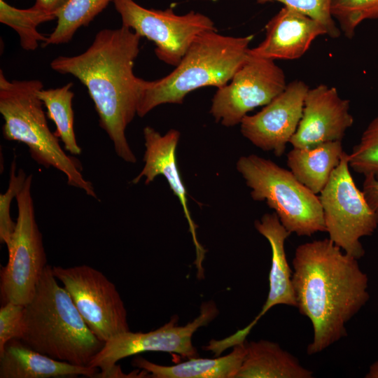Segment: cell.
I'll return each instance as SVG.
<instances>
[{
  "instance_id": "obj_14",
  "label": "cell",
  "mask_w": 378,
  "mask_h": 378,
  "mask_svg": "<svg viewBox=\"0 0 378 378\" xmlns=\"http://www.w3.org/2000/svg\"><path fill=\"white\" fill-rule=\"evenodd\" d=\"M350 102L337 90L325 84L309 88L298 129L290 141L293 148H309L343 139L354 123Z\"/></svg>"
},
{
  "instance_id": "obj_27",
  "label": "cell",
  "mask_w": 378,
  "mask_h": 378,
  "mask_svg": "<svg viewBox=\"0 0 378 378\" xmlns=\"http://www.w3.org/2000/svg\"><path fill=\"white\" fill-rule=\"evenodd\" d=\"M16 167L15 158L10 166L8 188L0 195V241L6 245L10 241L16 224L10 214L11 202L22 188L28 176L22 169L17 173Z\"/></svg>"
},
{
  "instance_id": "obj_7",
  "label": "cell",
  "mask_w": 378,
  "mask_h": 378,
  "mask_svg": "<svg viewBox=\"0 0 378 378\" xmlns=\"http://www.w3.org/2000/svg\"><path fill=\"white\" fill-rule=\"evenodd\" d=\"M32 180V174H29L15 197L16 224L6 245L8 262L0 271V293L4 303L27 304L48 265L43 236L36 220Z\"/></svg>"
},
{
  "instance_id": "obj_28",
  "label": "cell",
  "mask_w": 378,
  "mask_h": 378,
  "mask_svg": "<svg viewBox=\"0 0 378 378\" xmlns=\"http://www.w3.org/2000/svg\"><path fill=\"white\" fill-rule=\"evenodd\" d=\"M258 4L277 1L321 22L331 38L340 36L341 30L331 14L332 0H255Z\"/></svg>"
},
{
  "instance_id": "obj_2",
  "label": "cell",
  "mask_w": 378,
  "mask_h": 378,
  "mask_svg": "<svg viewBox=\"0 0 378 378\" xmlns=\"http://www.w3.org/2000/svg\"><path fill=\"white\" fill-rule=\"evenodd\" d=\"M141 37L130 28L104 29L88 49L75 56H59L51 69L70 74L87 88L100 127L113 143L117 155L129 163L136 158L126 137V129L137 115L142 78L134 74Z\"/></svg>"
},
{
  "instance_id": "obj_6",
  "label": "cell",
  "mask_w": 378,
  "mask_h": 378,
  "mask_svg": "<svg viewBox=\"0 0 378 378\" xmlns=\"http://www.w3.org/2000/svg\"><path fill=\"white\" fill-rule=\"evenodd\" d=\"M236 168L251 189L252 199L265 202L289 232L311 237L326 232L318 195L290 170L255 154L241 156Z\"/></svg>"
},
{
  "instance_id": "obj_25",
  "label": "cell",
  "mask_w": 378,
  "mask_h": 378,
  "mask_svg": "<svg viewBox=\"0 0 378 378\" xmlns=\"http://www.w3.org/2000/svg\"><path fill=\"white\" fill-rule=\"evenodd\" d=\"M331 14L344 36L352 38L363 21L378 19V0H332Z\"/></svg>"
},
{
  "instance_id": "obj_24",
  "label": "cell",
  "mask_w": 378,
  "mask_h": 378,
  "mask_svg": "<svg viewBox=\"0 0 378 378\" xmlns=\"http://www.w3.org/2000/svg\"><path fill=\"white\" fill-rule=\"evenodd\" d=\"M56 19V15L34 6L19 9L0 0V22L13 29L18 34L21 47L26 50H34L39 42L47 37L38 31V27L47 21Z\"/></svg>"
},
{
  "instance_id": "obj_4",
  "label": "cell",
  "mask_w": 378,
  "mask_h": 378,
  "mask_svg": "<svg viewBox=\"0 0 378 378\" xmlns=\"http://www.w3.org/2000/svg\"><path fill=\"white\" fill-rule=\"evenodd\" d=\"M253 38V35L225 36L216 31L201 34L173 71L158 80H141L137 115L144 117L164 104H181L198 88L223 87L246 59Z\"/></svg>"
},
{
  "instance_id": "obj_23",
  "label": "cell",
  "mask_w": 378,
  "mask_h": 378,
  "mask_svg": "<svg viewBox=\"0 0 378 378\" xmlns=\"http://www.w3.org/2000/svg\"><path fill=\"white\" fill-rule=\"evenodd\" d=\"M113 0H68L56 12L57 24L43 47L69 42L82 27L88 26Z\"/></svg>"
},
{
  "instance_id": "obj_18",
  "label": "cell",
  "mask_w": 378,
  "mask_h": 378,
  "mask_svg": "<svg viewBox=\"0 0 378 378\" xmlns=\"http://www.w3.org/2000/svg\"><path fill=\"white\" fill-rule=\"evenodd\" d=\"M255 230L270 243L272 250L269 293L261 311L253 320L256 323L271 308L278 304L296 307L291 270L285 251V241L291 234L276 213L264 214L254 222Z\"/></svg>"
},
{
  "instance_id": "obj_22",
  "label": "cell",
  "mask_w": 378,
  "mask_h": 378,
  "mask_svg": "<svg viewBox=\"0 0 378 378\" xmlns=\"http://www.w3.org/2000/svg\"><path fill=\"white\" fill-rule=\"evenodd\" d=\"M72 83L57 88L41 89L38 96L47 109L46 115L56 126L55 134L62 141L64 149L74 155L82 152L74 129V114L72 101L74 93Z\"/></svg>"
},
{
  "instance_id": "obj_1",
  "label": "cell",
  "mask_w": 378,
  "mask_h": 378,
  "mask_svg": "<svg viewBox=\"0 0 378 378\" xmlns=\"http://www.w3.org/2000/svg\"><path fill=\"white\" fill-rule=\"evenodd\" d=\"M358 260L329 238L296 248L292 261L296 307L313 328L307 354L321 353L346 337V323L369 300L368 277Z\"/></svg>"
},
{
  "instance_id": "obj_32",
  "label": "cell",
  "mask_w": 378,
  "mask_h": 378,
  "mask_svg": "<svg viewBox=\"0 0 378 378\" xmlns=\"http://www.w3.org/2000/svg\"><path fill=\"white\" fill-rule=\"evenodd\" d=\"M365 378H378V360L373 363L366 373Z\"/></svg>"
},
{
  "instance_id": "obj_20",
  "label": "cell",
  "mask_w": 378,
  "mask_h": 378,
  "mask_svg": "<svg viewBox=\"0 0 378 378\" xmlns=\"http://www.w3.org/2000/svg\"><path fill=\"white\" fill-rule=\"evenodd\" d=\"M245 342L233 346L230 354L216 358L193 357L165 366L138 357L132 364L146 370L149 377L153 378H236L245 356Z\"/></svg>"
},
{
  "instance_id": "obj_30",
  "label": "cell",
  "mask_w": 378,
  "mask_h": 378,
  "mask_svg": "<svg viewBox=\"0 0 378 378\" xmlns=\"http://www.w3.org/2000/svg\"><path fill=\"white\" fill-rule=\"evenodd\" d=\"M362 192L370 206L378 211V178L372 176H365Z\"/></svg>"
},
{
  "instance_id": "obj_17",
  "label": "cell",
  "mask_w": 378,
  "mask_h": 378,
  "mask_svg": "<svg viewBox=\"0 0 378 378\" xmlns=\"http://www.w3.org/2000/svg\"><path fill=\"white\" fill-rule=\"evenodd\" d=\"M99 371L55 360L16 338L9 340L0 352V378L95 377Z\"/></svg>"
},
{
  "instance_id": "obj_5",
  "label": "cell",
  "mask_w": 378,
  "mask_h": 378,
  "mask_svg": "<svg viewBox=\"0 0 378 378\" xmlns=\"http://www.w3.org/2000/svg\"><path fill=\"white\" fill-rule=\"evenodd\" d=\"M43 88L38 80H8L0 71V113L4 120L5 139L23 143L31 158L45 168H55L66 177L67 183L97 200L92 183L86 180L80 162L69 156L48 125L38 92Z\"/></svg>"
},
{
  "instance_id": "obj_26",
  "label": "cell",
  "mask_w": 378,
  "mask_h": 378,
  "mask_svg": "<svg viewBox=\"0 0 378 378\" xmlns=\"http://www.w3.org/2000/svg\"><path fill=\"white\" fill-rule=\"evenodd\" d=\"M349 164L355 172L378 178V115L370 121L349 154Z\"/></svg>"
},
{
  "instance_id": "obj_31",
  "label": "cell",
  "mask_w": 378,
  "mask_h": 378,
  "mask_svg": "<svg viewBox=\"0 0 378 378\" xmlns=\"http://www.w3.org/2000/svg\"><path fill=\"white\" fill-rule=\"evenodd\" d=\"M68 0H36L34 6L56 15V12Z\"/></svg>"
},
{
  "instance_id": "obj_3",
  "label": "cell",
  "mask_w": 378,
  "mask_h": 378,
  "mask_svg": "<svg viewBox=\"0 0 378 378\" xmlns=\"http://www.w3.org/2000/svg\"><path fill=\"white\" fill-rule=\"evenodd\" d=\"M57 281L47 265L24 305L19 340L55 360L89 366L105 342L92 332Z\"/></svg>"
},
{
  "instance_id": "obj_15",
  "label": "cell",
  "mask_w": 378,
  "mask_h": 378,
  "mask_svg": "<svg viewBox=\"0 0 378 378\" xmlns=\"http://www.w3.org/2000/svg\"><path fill=\"white\" fill-rule=\"evenodd\" d=\"M145 152L144 165L139 174L132 181L138 183L143 178L145 184H150L158 176H162L167 181L174 195L177 197L188 221L196 252L195 264L199 276L203 275L202 261L206 253L199 242L196 225L193 221L188 205L187 192L178 167L176 149L180 139L179 131L171 129L164 134L150 126L143 130Z\"/></svg>"
},
{
  "instance_id": "obj_9",
  "label": "cell",
  "mask_w": 378,
  "mask_h": 378,
  "mask_svg": "<svg viewBox=\"0 0 378 378\" xmlns=\"http://www.w3.org/2000/svg\"><path fill=\"white\" fill-rule=\"evenodd\" d=\"M113 3L122 25L152 41L157 57L169 65L176 66L199 36L216 31L210 18L194 10L178 15L172 8H146L134 0H113Z\"/></svg>"
},
{
  "instance_id": "obj_8",
  "label": "cell",
  "mask_w": 378,
  "mask_h": 378,
  "mask_svg": "<svg viewBox=\"0 0 378 378\" xmlns=\"http://www.w3.org/2000/svg\"><path fill=\"white\" fill-rule=\"evenodd\" d=\"M326 232L345 253L359 260L365 253L360 242L378 227V211L367 202L349 170V154L343 153L327 185L318 195Z\"/></svg>"
},
{
  "instance_id": "obj_21",
  "label": "cell",
  "mask_w": 378,
  "mask_h": 378,
  "mask_svg": "<svg viewBox=\"0 0 378 378\" xmlns=\"http://www.w3.org/2000/svg\"><path fill=\"white\" fill-rule=\"evenodd\" d=\"M344 153L340 141L309 148H293L287 154V165L301 183L318 195L339 165Z\"/></svg>"
},
{
  "instance_id": "obj_12",
  "label": "cell",
  "mask_w": 378,
  "mask_h": 378,
  "mask_svg": "<svg viewBox=\"0 0 378 378\" xmlns=\"http://www.w3.org/2000/svg\"><path fill=\"white\" fill-rule=\"evenodd\" d=\"M230 81L217 89L210 108L216 122L227 127L240 124L254 108L268 104L287 85L285 74L274 60L249 52Z\"/></svg>"
},
{
  "instance_id": "obj_16",
  "label": "cell",
  "mask_w": 378,
  "mask_h": 378,
  "mask_svg": "<svg viewBox=\"0 0 378 378\" xmlns=\"http://www.w3.org/2000/svg\"><path fill=\"white\" fill-rule=\"evenodd\" d=\"M265 30V39L248 52L272 60L298 59L316 38L328 34L321 22L286 6L267 22Z\"/></svg>"
},
{
  "instance_id": "obj_29",
  "label": "cell",
  "mask_w": 378,
  "mask_h": 378,
  "mask_svg": "<svg viewBox=\"0 0 378 378\" xmlns=\"http://www.w3.org/2000/svg\"><path fill=\"white\" fill-rule=\"evenodd\" d=\"M24 304L8 302L0 309V352L12 339H19L21 334Z\"/></svg>"
},
{
  "instance_id": "obj_13",
  "label": "cell",
  "mask_w": 378,
  "mask_h": 378,
  "mask_svg": "<svg viewBox=\"0 0 378 378\" xmlns=\"http://www.w3.org/2000/svg\"><path fill=\"white\" fill-rule=\"evenodd\" d=\"M309 88L302 80L287 84L285 90L254 115L241 120V134L253 145L281 157L301 120Z\"/></svg>"
},
{
  "instance_id": "obj_10",
  "label": "cell",
  "mask_w": 378,
  "mask_h": 378,
  "mask_svg": "<svg viewBox=\"0 0 378 378\" xmlns=\"http://www.w3.org/2000/svg\"><path fill=\"white\" fill-rule=\"evenodd\" d=\"M218 313L216 304L210 301L202 303L199 316L183 326L176 325L178 319L172 318L148 332L128 330L118 334L104 343L89 366L99 370L95 377H130L122 373L116 363L131 356L157 351L176 354L188 358L196 357L197 352L192 343V335L198 328L214 319Z\"/></svg>"
},
{
  "instance_id": "obj_19",
  "label": "cell",
  "mask_w": 378,
  "mask_h": 378,
  "mask_svg": "<svg viewBox=\"0 0 378 378\" xmlns=\"http://www.w3.org/2000/svg\"><path fill=\"white\" fill-rule=\"evenodd\" d=\"M246 353L236 378H312V370L274 342H245Z\"/></svg>"
},
{
  "instance_id": "obj_11",
  "label": "cell",
  "mask_w": 378,
  "mask_h": 378,
  "mask_svg": "<svg viewBox=\"0 0 378 378\" xmlns=\"http://www.w3.org/2000/svg\"><path fill=\"white\" fill-rule=\"evenodd\" d=\"M52 272L69 294L92 332L106 342L130 330L127 313L116 286L102 272L87 265L53 266Z\"/></svg>"
}]
</instances>
